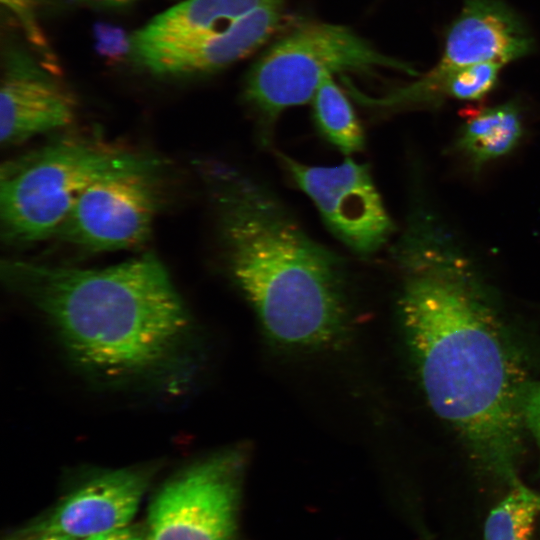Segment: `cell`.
Segmentation results:
<instances>
[{"mask_svg": "<svg viewBox=\"0 0 540 540\" xmlns=\"http://www.w3.org/2000/svg\"><path fill=\"white\" fill-rule=\"evenodd\" d=\"M399 240L400 316L426 399L481 472L516 486L522 355L471 263L426 215H412Z\"/></svg>", "mask_w": 540, "mask_h": 540, "instance_id": "6da1fadb", "label": "cell"}, {"mask_svg": "<svg viewBox=\"0 0 540 540\" xmlns=\"http://www.w3.org/2000/svg\"><path fill=\"white\" fill-rule=\"evenodd\" d=\"M0 271L9 291L47 321L72 365L97 384L168 394L190 384L194 323L154 254L104 268L7 259Z\"/></svg>", "mask_w": 540, "mask_h": 540, "instance_id": "7a4b0ae2", "label": "cell"}, {"mask_svg": "<svg viewBox=\"0 0 540 540\" xmlns=\"http://www.w3.org/2000/svg\"><path fill=\"white\" fill-rule=\"evenodd\" d=\"M204 176L223 266L266 334L299 349L340 341L349 320L341 255L313 239L251 174L216 163Z\"/></svg>", "mask_w": 540, "mask_h": 540, "instance_id": "3957f363", "label": "cell"}, {"mask_svg": "<svg viewBox=\"0 0 540 540\" xmlns=\"http://www.w3.org/2000/svg\"><path fill=\"white\" fill-rule=\"evenodd\" d=\"M160 166L158 159L95 138L64 137L2 165L0 232L31 244L56 236L81 194L106 176Z\"/></svg>", "mask_w": 540, "mask_h": 540, "instance_id": "277c9868", "label": "cell"}, {"mask_svg": "<svg viewBox=\"0 0 540 540\" xmlns=\"http://www.w3.org/2000/svg\"><path fill=\"white\" fill-rule=\"evenodd\" d=\"M377 68L419 75L411 65L381 53L346 26L320 22L297 26L264 52L244 82L242 98L255 121L259 143L270 145L281 114L311 102L327 77Z\"/></svg>", "mask_w": 540, "mask_h": 540, "instance_id": "5b68a950", "label": "cell"}, {"mask_svg": "<svg viewBox=\"0 0 540 540\" xmlns=\"http://www.w3.org/2000/svg\"><path fill=\"white\" fill-rule=\"evenodd\" d=\"M246 453L219 451L183 468L154 496L146 540H230Z\"/></svg>", "mask_w": 540, "mask_h": 540, "instance_id": "8992f818", "label": "cell"}, {"mask_svg": "<svg viewBox=\"0 0 540 540\" xmlns=\"http://www.w3.org/2000/svg\"><path fill=\"white\" fill-rule=\"evenodd\" d=\"M276 158L330 233L352 253L373 256L389 242L395 225L367 164L347 157L338 165H308L280 151Z\"/></svg>", "mask_w": 540, "mask_h": 540, "instance_id": "52a82bcc", "label": "cell"}, {"mask_svg": "<svg viewBox=\"0 0 540 540\" xmlns=\"http://www.w3.org/2000/svg\"><path fill=\"white\" fill-rule=\"evenodd\" d=\"M159 168L131 169L97 180L78 198L56 236L92 252L143 245L159 205Z\"/></svg>", "mask_w": 540, "mask_h": 540, "instance_id": "ba28073f", "label": "cell"}, {"mask_svg": "<svg viewBox=\"0 0 540 540\" xmlns=\"http://www.w3.org/2000/svg\"><path fill=\"white\" fill-rule=\"evenodd\" d=\"M534 38L519 14L503 0H464L449 26L430 80L483 62L507 65L533 52Z\"/></svg>", "mask_w": 540, "mask_h": 540, "instance_id": "9c48e42d", "label": "cell"}, {"mask_svg": "<svg viewBox=\"0 0 540 540\" xmlns=\"http://www.w3.org/2000/svg\"><path fill=\"white\" fill-rule=\"evenodd\" d=\"M76 107L70 91L30 56L19 51L7 55L0 92L3 147L68 127Z\"/></svg>", "mask_w": 540, "mask_h": 540, "instance_id": "30bf717a", "label": "cell"}, {"mask_svg": "<svg viewBox=\"0 0 540 540\" xmlns=\"http://www.w3.org/2000/svg\"><path fill=\"white\" fill-rule=\"evenodd\" d=\"M285 1L271 0L221 30L132 55L158 75L202 74L225 68L255 52L280 28Z\"/></svg>", "mask_w": 540, "mask_h": 540, "instance_id": "8fae6325", "label": "cell"}, {"mask_svg": "<svg viewBox=\"0 0 540 540\" xmlns=\"http://www.w3.org/2000/svg\"><path fill=\"white\" fill-rule=\"evenodd\" d=\"M153 473L152 466L95 472L63 498L38 530L87 538L127 526Z\"/></svg>", "mask_w": 540, "mask_h": 540, "instance_id": "7c38bea8", "label": "cell"}, {"mask_svg": "<svg viewBox=\"0 0 540 540\" xmlns=\"http://www.w3.org/2000/svg\"><path fill=\"white\" fill-rule=\"evenodd\" d=\"M271 0H185L151 19L130 37L132 54L221 30Z\"/></svg>", "mask_w": 540, "mask_h": 540, "instance_id": "4fadbf2b", "label": "cell"}, {"mask_svg": "<svg viewBox=\"0 0 540 540\" xmlns=\"http://www.w3.org/2000/svg\"><path fill=\"white\" fill-rule=\"evenodd\" d=\"M504 65L483 62L467 66L440 79L423 76L404 86L390 89L384 95L370 97L376 111L395 112L402 109L434 106L444 100L478 101L496 86Z\"/></svg>", "mask_w": 540, "mask_h": 540, "instance_id": "5bb4252c", "label": "cell"}, {"mask_svg": "<svg viewBox=\"0 0 540 540\" xmlns=\"http://www.w3.org/2000/svg\"><path fill=\"white\" fill-rule=\"evenodd\" d=\"M523 134L519 105L509 101L473 110L463 122L456 150L475 171L511 152Z\"/></svg>", "mask_w": 540, "mask_h": 540, "instance_id": "9a60e30c", "label": "cell"}, {"mask_svg": "<svg viewBox=\"0 0 540 540\" xmlns=\"http://www.w3.org/2000/svg\"><path fill=\"white\" fill-rule=\"evenodd\" d=\"M311 103L316 127L330 144L347 157L364 149L363 127L333 76L321 83Z\"/></svg>", "mask_w": 540, "mask_h": 540, "instance_id": "2e32d148", "label": "cell"}, {"mask_svg": "<svg viewBox=\"0 0 540 540\" xmlns=\"http://www.w3.org/2000/svg\"><path fill=\"white\" fill-rule=\"evenodd\" d=\"M539 514L540 494L523 483L513 486L486 518L483 540H532Z\"/></svg>", "mask_w": 540, "mask_h": 540, "instance_id": "e0dca14e", "label": "cell"}, {"mask_svg": "<svg viewBox=\"0 0 540 540\" xmlns=\"http://www.w3.org/2000/svg\"><path fill=\"white\" fill-rule=\"evenodd\" d=\"M3 4L15 15L32 45L45 57L47 62L53 61L47 39L34 11V0H1Z\"/></svg>", "mask_w": 540, "mask_h": 540, "instance_id": "ac0fdd59", "label": "cell"}, {"mask_svg": "<svg viewBox=\"0 0 540 540\" xmlns=\"http://www.w3.org/2000/svg\"><path fill=\"white\" fill-rule=\"evenodd\" d=\"M521 412L525 430L540 449V381L529 380L522 393Z\"/></svg>", "mask_w": 540, "mask_h": 540, "instance_id": "d6986e66", "label": "cell"}, {"mask_svg": "<svg viewBox=\"0 0 540 540\" xmlns=\"http://www.w3.org/2000/svg\"><path fill=\"white\" fill-rule=\"evenodd\" d=\"M84 540H146L135 526H124L115 530L84 538Z\"/></svg>", "mask_w": 540, "mask_h": 540, "instance_id": "ffe728a7", "label": "cell"}, {"mask_svg": "<svg viewBox=\"0 0 540 540\" xmlns=\"http://www.w3.org/2000/svg\"><path fill=\"white\" fill-rule=\"evenodd\" d=\"M53 1L116 6V5L128 4L137 0H53Z\"/></svg>", "mask_w": 540, "mask_h": 540, "instance_id": "44dd1931", "label": "cell"}, {"mask_svg": "<svg viewBox=\"0 0 540 540\" xmlns=\"http://www.w3.org/2000/svg\"><path fill=\"white\" fill-rule=\"evenodd\" d=\"M76 538H72L66 535L61 534H53V533H42V536L38 540H75Z\"/></svg>", "mask_w": 540, "mask_h": 540, "instance_id": "7402d4cb", "label": "cell"}]
</instances>
